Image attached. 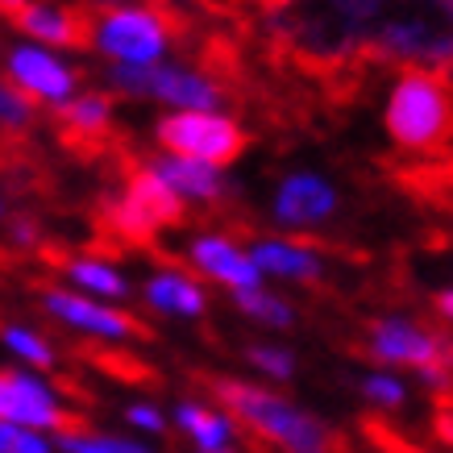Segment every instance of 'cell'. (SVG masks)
Returning a JSON list of instances; mask_svg holds the SVG:
<instances>
[{"label":"cell","mask_w":453,"mask_h":453,"mask_svg":"<svg viewBox=\"0 0 453 453\" xmlns=\"http://www.w3.org/2000/svg\"><path fill=\"white\" fill-rule=\"evenodd\" d=\"M403 0H271V29L308 67H342L371 55L374 34Z\"/></svg>","instance_id":"6da1fadb"},{"label":"cell","mask_w":453,"mask_h":453,"mask_svg":"<svg viewBox=\"0 0 453 453\" xmlns=\"http://www.w3.org/2000/svg\"><path fill=\"white\" fill-rule=\"evenodd\" d=\"M387 134L403 150H441L449 138V83L441 71L408 67L387 96Z\"/></svg>","instance_id":"7a4b0ae2"},{"label":"cell","mask_w":453,"mask_h":453,"mask_svg":"<svg viewBox=\"0 0 453 453\" xmlns=\"http://www.w3.org/2000/svg\"><path fill=\"white\" fill-rule=\"evenodd\" d=\"M212 395L229 408L246 428H254L258 437L279 441L291 453H329L333 437L329 428L303 416L300 408H291L288 399L271 395L254 383H237V379H212Z\"/></svg>","instance_id":"3957f363"},{"label":"cell","mask_w":453,"mask_h":453,"mask_svg":"<svg viewBox=\"0 0 453 453\" xmlns=\"http://www.w3.org/2000/svg\"><path fill=\"white\" fill-rule=\"evenodd\" d=\"M92 46L112 63H163L171 50V21L158 4H104L92 21Z\"/></svg>","instance_id":"277c9868"},{"label":"cell","mask_w":453,"mask_h":453,"mask_svg":"<svg viewBox=\"0 0 453 453\" xmlns=\"http://www.w3.org/2000/svg\"><path fill=\"white\" fill-rule=\"evenodd\" d=\"M158 142L171 154L200 158L208 166H229L246 150V134L234 117H220L217 109H175L158 121Z\"/></svg>","instance_id":"5b68a950"},{"label":"cell","mask_w":453,"mask_h":453,"mask_svg":"<svg viewBox=\"0 0 453 453\" xmlns=\"http://www.w3.org/2000/svg\"><path fill=\"white\" fill-rule=\"evenodd\" d=\"M4 71H9V83L21 88L29 100H46V104H63V100L75 92V71L63 63V58L42 46V42H26V46H13L4 55Z\"/></svg>","instance_id":"8992f818"},{"label":"cell","mask_w":453,"mask_h":453,"mask_svg":"<svg viewBox=\"0 0 453 453\" xmlns=\"http://www.w3.org/2000/svg\"><path fill=\"white\" fill-rule=\"evenodd\" d=\"M9 21L34 42H42V46H63V50L92 46L88 9H80L75 0H26Z\"/></svg>","instance_id":"52a82bcc"},{"label":"cell","mask_w":453,"mask_h":453,"mask_svg":"<svg viewBox=\"0 0 453 453\" xmlns=\"http://www.w3.org/2000/svg\"><path fill=\"white\" fill-rule=\"evenodd\" d=\"M0 420L21 428H80L75 416H67L58 408L55 391H46L38 379H26V374L0 371Z\"/></svg>","instance_id":"ba28073f"},{"label":"cell","mask_w":453,"mask_h":453,"mask_svg":"<svg viewBox=\"0 0 453 453\" xmlns=\"http://www.w3.org/2000/svg\"><path fill=\"white\" fill-rule=\"evenodd\" d=\"M371 354L391 366H449V345L412 320H379L371 329Z\"/></svg>","instance_id":"9c48e42d"},{"label":"cell","mask_w":453,"mask_h":453,"mask_svg":"<svg viewBox=\"0 0 453 453\" xmlns=\"http://www.w3.org/2000/svg\"><path fill=\"white\" fill-rule=\"evenodd\" d=\"M125 200H129V208L150 225L154 234H158V229H171V225H183V200H179V192L150 163L138 166V171H129Z\"/></svg>","instance_id":"30bf717a"},{"label":"cell","mask_w":453,"mask_h":453,"mask_svg":"<svg viewBox=\"0 0 453 453\" xmlns=\"http://www.w3.org/2000/svg\"><path fill=\"white\" fill-rule=\"evenodd\" d=\"M46 300V308L58 316V320H67V325H75V329L83 333H96V337H134V333H142V325L134 320V316L117 312V308H100V303L92 300H80V296H71V291H46L42 296Z\"/></svg>","instance_id":"8fae6325"},{"label":"cell","mask_w":453,"mask_h":453,"mask_svg":"<svg viewBox=\"0 0 453 453\" xmlns=\"http://www.w3.org/2000/svg\"><path fill=\"white\" fill-rule=\"evenodd\" d=\"M337 208V196L325 179L316 175H288L275 196V217L283 225H316Z\"/></svg>","instance_id":"7c38bea8"},{"label":"cell","mask_w":453,"mask_h":453,"mask_svg":"<svg viewBox=\"0 0 453 453\" xmlns=\"http://www.w3.org/2000/svg\"><path fill=\"white\" fill-rule=\"evenodd\" d=\"M58 109V121H63V138L71 146H88V142H104L112 129V100L104 92H83L75 96L71 92Z\"/></svg>","instance_id":"4fadbf2b"},{"label":"cell","mask_w":453,"mask_h":453,"mask_svg":"<svg viewBox=\"0 0 453 453\" xmlns=\"http://www.w3.org/2000/svg\"><path fill=\"white\" fill-rule=\"evenodd\" d=\"M192 258L196 266L204 271V275L220 279V283H229V288H258L262 271L250 262V254L234 246V242H225V237H200L192 246Z\"/></svg>","instance_id":"5bb4252c"},{"label":"cell","mask_w":453,"mask_h":453,"mask_svg":"<svg viewBox=\"0 0 453 453\" xmlns=\"http://www.w3.org/2000/svg\"><path fill=\"white\" fill-rule=\"evenodd\" d=\"M150 166L179 196H192V200H220V196H225L220 166H208V163H200V158H183V154H166V158H158V163H150Z\"/></svg>","instance_id":"9a60e30c"},{"label":"cell","mask_w":453,"mask_h":453,"mask_svg":"<svg viewBox=\"0 0 453 453\" xmlns=\"http://www.w3.org/2000/svg\"><path fill=\"white\" fill-rule=\"evenodd\" d=\"M250 262L258 266L262 275H283V279H316L320 275V262L316 254L300 246H288V242H258Z\"/></svg>","instance_id":"2e32d148"},{"label":"cell","mask_w":453,"mask_h":453,"mask_svg":"<svg viewBox=\"0 0 453 453\" xmlns=\"http://www.w3.org/2000/svg\"><path fill=\"white\" fill-rule=\"evenodd\" d=\"M146 300H150L158 312H171V316L204 312V291L196 288L192 279L171 275V271H163V275H154L150 283H146Z\"/></svg>","instance_id":"e0dca14e"},{"label":"cell","mask_w":453,"mask_h":453,"mask_svg":"<svg viewBox=\"0 0 453 453\" xmlns=\"http://www.w3.org/2000/svg\"><path fill=\"white\" fill-rule=\"evenodd\" d=\"M179 425L192 433V441L200 445V453H217L229 445V437H234V425L225 420V416L208 412V408H200V403H179Z\"/></svg>","instance_id":"ac0fdd59"},{"label":"cell","mask_w":453,"mask_h":453,"mask_svg":"<svg viewBox=\"0 0 453 453\" xmlns=\"http://www.w3.org/2000/svg\"><path fill=\"white\" fill-rule=\"evenodd\" d=\"M67 275L80 283V288H88V291H96V296H112V300H121L125 291V279L112 271L109 262H96V258H75V262H67Z\"/></svg>","instance_id":"d6986e66"},{"label":"cell","mask_w":453,"mask_h":453,"mask_svg":"<svg viewBox=\"0 0 453 453\" xmlns=\"http://www.w3.org/2000/svg\"><path fill=\"white\" fill-rule=\"evenodd\" d=\"M237 308L254 316V320H262V325H279V329L291 325V308L275 296H266L262 288H237Z\"/></svg>","instance_id":"ffe728a7"},{"label":"cell","mask_w":453,"mask_h":453,"mask_svg":"<svg viewBox=\"0 0 453 453\" xmlns=\"http://www.w3.org/2000/svg\"><path fill=\"white\" fill-rule=\"evenodd\" d=\"M4 345H9L13 354L26 357L29 366H42V371H50V366H55V354H50V345L42 342L38 333H29V329H17V325H9V329H4Z\"/></svg>","instance_id":"44dd1931"},{"label":"cell","mask_w":453,"mask_h":453,"mask_svg":"<svg viewBox=\"0 0 453 453\" xmlns=\"http://www.w3.org/2000/svg\"><path fill=\"white\" fill-rule=\"evenodd\" d=\"M29 121H34V100L21 88L0 80V129H26Z\"/></svg>","instance_id":"7402d4cb"},{"label":"cell","mask_w":453,"mask_h":453,"mask_svg":"<svg viewBox=\"0 0 453 453\" xmlns=\"http://www.w3.org/2000/svg\"><path fill=\"white\" fill-rule=\"evenodd\" d=\"M63 453H150L134 445V441H121V437H88V433H67L58 441Z\"/></svg>","instance_id":"603a6c76"},{"label":"cell","mask_w":453,"mask_h":453,"mask_svg":"<svg viewBox=\"0 0 453 453\" xmlns=\"http://www.w3.org/2000/svg\"><path fill=\"white\" fill-rule=\"evenodd\" d=\"M0 453H50V445L38 433H26L21 425L0 420Z\"/></svg>","instance_id":"cb8c5ba5"},{"label":"cell","mask_w":453,"mask_h":453,"mask_svg":"<svg viewBox=\"0 0 453 453\" xmlns=\"http://www.w3.org/2000/svg\"><path fill=\"white\" fill-rule=\"evenodd\" d=\"M83 357L100 362L104 371L117 374V379H125V383H146V366H142L138 357H129V354H96V349H83Z\"/></svg>","instance_id":"d4e9b609"},{"label":"cell","mask_w":453,"mask_h":453,"mask_svg":"<svg viewBox=\"0 0 453 453\" xmlns=\"http://www.w3.org/2000/svg\"><path fill=\"white\" fill-rule=\"evenodd\" d=\"M250 362L275 379H291V371H296V357L288 349H271V345H250Z\"/></svg>","instance_id":"484cf974"},{"label":"cell","mask_w":453,"mask_h":453,"mask_svg":"<svg viewBox=\"0 0 453 453\" xmlns=\"http://www.w3.org/2000/svg\"><path fill=\"white\" fill-rule=\"evenodd\" d=\"M362 391H366V399H374V403H387V408H395V403H403V383H395V379H387V374H371L366 383H362Z\"/></svg>","instance_id":"4316f807"},{"label":"cell","mask_w":453,"mask_h":453,"mask_svg":"<svg viewBox=\"0 0 453 453\" xmlns=\"http://www.w3.org/2000/svg\"><path fill=\"white\" fill-rule=\"evenodd\" d=\"M129 425H138V428H150V433H163V416L154 412V408H146V403H138V408H129Z\"/></svg>","instance_id":"83f0119b"},{"label":"cell","mask_w":453,"mask_h":453,"mask_svg":"<svg viewBox=\"0 0 453 453\" xmlns=\"http://www.w3.org/2000/svg\"><path fill=\"white\" fill-rule=\"evenodd\" d=\"M437 312L445 316V320H449V312H453V300H449V291H441V296H437Z\"/></svg>","instance_id":"f1b7e54d"},{"label":"cell","mask_w":453,"mask_h":453,"mask_svg":"<svg viewBox=\"0 0 453 453\" xmlns=\"http://www.w3.org/2000/svg\"><path fill=\"white\" fill-rule=\"evenodd\" d=\"M21 4H26V0H0V13H4V17H13L17 9H21Z\"/></svg>","instance_id":"f546056e"},{"label":"cell","mask_w":453,"mask_h":453,"mask_svg":"<svg viewBox=\"0 0 453 453\" xmlns=\"http://www.w3.org/2000/svg\"><path fill=\"white\" fill-rule=\"evenodd\" d=\"M399 453H416V449H399Z\"/></svg>","instance_id":"4dcf8cb0"}]
</instances>
